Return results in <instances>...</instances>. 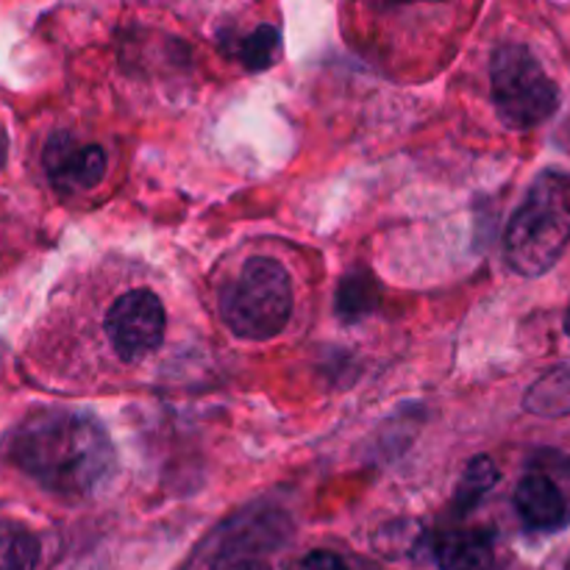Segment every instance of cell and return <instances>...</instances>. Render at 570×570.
<instances>
[{
  "label": "cell",
  "instance_id": "1",
  "mask_svg": "<svg viewBox=\"0 0 570 570\" xmlns=\"http://www.w3.org/2000/svg\"><path fill=\"white\" fill-rule=\"evenodd\" d=\"M6 454L48 493L81 501L98 493L117 468L115 445L98 417L76 410H42L6 440Z\"/></svg>",
  "mask_w": 570,
  "mask_h": 570
},
{
  "label": "cell",
  "instance_id": "2",
  "mask_svg": "<svg viewBox=\"0 0 570 570\" xmlns=\"http://www.w3.org/2000/svg\"><path fill=\"white\" fill-rule=\"evenodd\" d=\"M87 304L95 309L83 312L87 326L95 332L87 337V351L98 354V371H137L165 343L167 306L150 284L134 282L122 273L106 278V287H100Z\"/></svg>",
  "mask_w": 570,
  "mask_h": 570
},
{
  "label": "cell",
  "instance_id": "3",
  "mask_svg": "<svg viewBox=\"0 0 570 570\" xmlns=\"http://www.w3.org/2000/svg\"><path fill=\"white\" fill-rule=\"evenodd\" d=\"M570 243V178L543 173L507 223L504 259L518 276H543Z\"/></svg>",
  "mask_w": 570,
  "mask_h": 570
},
{
  "label": "cell",
  "instance_id": "4",
  "mask_svg": "<svg viewBox=\"0 0 570 570\" xmlns=\"http://www.w3.org/2000/svg\"><path fill=\"white\" fill-rule=\"evenodd\" d=\"M295 309L293 276L276 256H248L217 289L223 323L243 340H273Z\"/></svg>",
  "mask_w": 570,
  "mask_h": 570
},
{
  "label": "cell",
  "instance_id": "5",
  "mask_svg": "<svg viewBox=\"0 0 570 570\" xmlns=\"http://www.w3.org/2000/svg\"><path fill=\"white\" fill-rule=\"evenodd\" d=\"M490 83L499 117L515 131L540 126L560 106L557 81L521 42H507L495 50L490 61Z\"/></svg>",
  "mask_w": 570,
  "mask_h": 570
},
{
  "label": "cell",
  "instance_id": "6",
  "mask_svg": "<svg viewBox=\"0 0 570 570\" xmlns=\"http://www.w3.org/2000/svg\"><path fill=\"white\" fill-rule=\"evenodd\" d=\"M42 165L50 184L61 195H83L100 187L106 178V150L95 142H81L72 134L59 131L48 139L42 150Z\"/></svg>",
  "mask_w": 570,
  "mask_h": 570
},
{
  "label": "cell",
  "instance_id": "7",
  "mask_svg": "<svg viewBox=\"0 0 570 570\" xmlns=\"http://www.w3.org/2000/svg\"><path fill=\"white\" fill-rule=\"evenodd\" d=\"M515 507L518 512H521L523 521L532 529H540V532L560 529L570 515L566 493H562L560 484L543 471L527 473V476L518 482Z\"/></svg>",
  "mask_w": 570,
  "mask_h": 570
},
{
  "label": "cell",
  "instance_id": "8",
  "mask_svg": "<svg viewBox=\"0 0 570 570\" xmlns=\"http://www.w3.org/2000/svg\"><path fill=\"white\" fill-rule=\"evenodd\" d=\"M493 540L482 532H456L440 540V570H490L493 568Z\"/></svg>",
  "mask_w": 570,
  "mask_h": 570
},
{
  "label": "cell",
  "instance_id": "9",
  "mask_svg": "<svg viewBox=\"0 0 570 570\" xmlns=\"http://www.w3.org/2000/svg\"><path fill=\"white\" fill-rule=\"evenodd\" d=\"M39 540L22 523L0 521V570H37Z\"/></svg>",
  "mask_w": 570,
  "mask_h": 570
},
{
  "label": "cell",
  "instance_id": "10",
  "mask_svg": "<svg viewBox=\"0 0 570 570\" xmlns=\"http://www.w3.org/2000/svg\"><path fill=\"white\" fill-rule=\"evenodd\" d=\"M278 50H282V33H278L276 26H256L254 31L245 33L243 39H237V48H234V56L245 65V70L259 72L267 70V67L276 61Z\"/></svg>",
  "mask_w": 570,
  "mask_h": 570
},
{
  "label": "cell",
  "instance_id": "11",
  "mask_svg": "<svg viewBox=\"0 0 570 570\" xmlns=\"http://www.w3.org/2000/svg\"><path fill=\"white\" fill-rule=\"evenodd\" d=\"M560 399H568L570 410V371L562 367V371L551 373L543 382L534 384L532 393L527 395V406L538 415H560Z\"/></svg>",
  "mask_w": 570,
  "mask_h": 570
},
{
  "label": "cell",
  "instance_id": "12",
  "mask_svg": "<svg viewBox=\"0 0 570 570\" xmlns=\"http://www.w3.org/2000/svg\"><path fill=\"white\" fill-rule=\"evenodd\" d=\"M499 482V471H495V462L490 456H476V460L468 465L465 476H462L460 484V501L462 507H471L488 493L493 484Z\"/></svg>",
  "mask_w": 570,
  "mask_h": 570
},
{
  "label": "cell",
  "instance_id": "13",
  "mask_svg": "<svg viewBox=\"0 0 570 570\" xmlns=\"http://www.w3.org/2000/svg\"><path fill=\"white\" fill-rule=\"evenodd\" d=\"M371 289H373L371 282H360V278H351V282H345L343 289H340V315L351 317V321H356L360 315H365L367 306L362 304V298H365L367 304H373Z\"/></svg>",
  "mask_w": 570,
  "mask_h": 570
},
{
  "label": "cell",
  "instance_id": "14",
  "mask_svg": "<svg viewBox=\"0 0 570 570\" xmlns=\"http://www.w3.org/2000/svg\"><path fill=\"white\" fill-rule=\"evenodd\" d=\"M298 570H348L345 562L340 560L332 551H312L304 562H301Z\"/></svg>",
  "mask_w": 570,
  "mask_h": 570
},
{
  "label": "cell",
  "instance_id": "15",
  "mask_svg": "<svg viewBox=\"0 0 570 570\" xmlns=\"http://www.w3.org/2000/svg\"><path fill=\"white\" fill-rule=\"evenodd\" d=\"M220 570H271V568L259 566V562H234V566L220 568Z\"/></svg>",
  "mask_w": 570,
  "mask_h": 570
},
{
  "label": "cell",
  "instance_id": "16",
  "mask_svg": "<svg viewBox=\"0 0 570 570\" xmlns=\"http://www.w3.org/2000/svg\"><path fill=\"white\" fill-rule=\"evenodd\" d=\"M3 161H6V134L3 128H0V167H3Z\"/></svg>",
  "mask_w": 570,
  "mask_h": 570
},
{
  "label": "cell",
  "instance_id": "17",
  "mask_svg": "<svg viewBox=\"0 0 570 570\" xmlns=\"http://www.w3.org/2000/svg\"><path fill=\"white\" fill-rule=\"evenodd\" d=\"M566 332H568V337H570V312H568V317H566Z\"/></svg>",
  "mask_w": 570,
  "mask_h": 570
}]
</instances>
